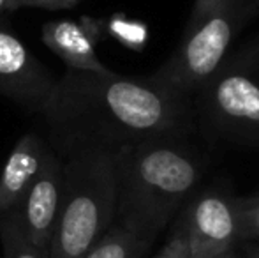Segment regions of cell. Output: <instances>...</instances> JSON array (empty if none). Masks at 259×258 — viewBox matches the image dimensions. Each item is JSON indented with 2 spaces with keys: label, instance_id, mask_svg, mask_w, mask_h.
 I'll list each match as a JSON object with an SVG mask.
<instances>
[{
  "label": "cell",
  "instance_id": "cell-1",
  "mask_svg": "<svg viewBox=\"0 0 259 258\" xmlns=\"http://www.w3.org/2000/svg\"><path fill=\"white\" fill-rule=\"evenodd\" d=\"M60 158L111 152L145 140L198 129L192 99L147 78L67 69L39 114Z\"/></svg>",
  "mask_w": 259,
  "mask_h": 258
},
{
  "label": "cell",
  "instance_id": "cell-4",
  "mask_svg": "<svg viewBox=\"0 0 259 258\" xmlns=\"http://www.w3.org/2000/svg\"><path fill=\"white\" fill-rule=\"evenodd\" d=\"M250 0H194L182 39L150 78L187 97L210 78L257 16Z\"/></svg>",
  "mask_w": 259,
  "mask_h": 258
},
{
  "label": "cell",
  "instance_id": "cell-14",
  "mask_svg": "<svg viewBox=\"0 0 259 258\" xmlns=\"http://www.w3.org/2000/svg\"><path fill=\"white\" fill-rule=\"evenodd\" d=\"M81 0H7V11L27 9V7H35V9H48V11H62L72 9Z\"/></svg>",
  "mask_w": 259,
  "mask_h": 258
},
{
  "label": "cell",
  "instance_id": "cell-8",
  "mask_svg": "<svg viewBox=\"0 0 259 258\" xmlns=\"http://www.w3.org/2000/svg\"><path fill=\"white\" fill-rule=\"evenodd\" d=\"M55 78L32 52L0 27V96L30 114H41Z\"/></svg>",
  "mask_w": 259,
  "mask_h": 258
},
{
  "label": "cell",
  "instance_id": "cell-16",
  "mask_svg": "<svg viewBox=\"0 0 259 258\" xmlns=\"http://www.w3.org/2000/svg\"><path fill=\"white\" fill-rule=\"evenodd\" d=\"M245 258H259V244H252L247 248Z\"/></svg>",
  "mask_w": 259,
  "mask_h": 258
},
{
  "label": "cell",
  "instance_id": "cell-7",
  "mask_svg": "<svg viewBox=\"0 0 259 258\" xmlns=\"http://www.w3.org/2000/svg\"><path fill=\"white\" fill-rule=\"evenodd\" d=\"M64 190V159L52 151L42 172L34 180L16 207L2 214L25 241L39 248H48L57 227Z\"/></svg>",
  "mask_w": 259,
  "mask_h": 258
},
{
  "label": "cell",
  "instance_id": "cell-17",
  "mask_svg": "<svg viewBox=\"0 0 259 258\" xmlns=\"http://www.w3.org/2000/svg\"><path fill=\"white\" fill-rule=\"evenodd\" d=\"M7 11V0H0V16Z\"/></svg>",
  "mask_w": 259,
  "mask_h": 258
},
{
  "label": "cell",
  "instance_id": "cell-18",
  "mask_svg": "<svg viewBox=\"0 0 259 258\" xmlns=\"http://www.w3.org/2000/svg\"><path fill=\"white\" fill-rule=\"evenodd\" d=\"M222 258H240V256L236 255L235 251H231V253H228V255H224V256H222Z\"/></svg>",
  "mask_w": 259,
  "mask_h": 258
},
{
  "label": "cell",
  "instance_id": "cell-10",
  "mask_svg": "<svg viewBox=\"0 0 259 258\" xmlns=\"http://www.w3.org/2000/svg\"><path fill=\"white\" fill-rule=\"evenodd\" d=\"M42 43L67 69L109 72L96 52L92 32L71 20H55L42 27Z\"/></svg>",
  "mask_w": 259,
  "mask_h": 258
},
{
  "label": "cell",
  "instance_id": "cell-15",
  "mask_svg": "<svg viewBox=\"0 0 259 258\" xmlns=\"http://www.w3.org/2000/svg\"><path fill=\"white\" fill-rule=\"evenodd\" d=\"M154 258H189V249L184 237V232H182V228L177 223H175L173 232L167 237L166 244L160 248V251Z\"/></svg>",
  "mask_w": 259,
  "mask_h": 258
},
{
  "label": "cell",
  "instance_id": "cell-2",
  "mask_svg": "<svg viewBox=\"0 0 259 258\" xmlns=\"http://www.w3.org/2000/svg\"><path fill=\"white\" fill-rule=\"evenodd\" d=\"M191 136H159L115 152L116 223L154 239L167 227L203 175Z\"/></svg>",
  "mask_w": 259,
  "mask_h": 258
},
{
  "label": "cell",
  "instance_id": "cell-11",
  "mask_svg": "<svg viewBox=\"0 0 259 258\" xmlns=\"http://www.w3.org/2000/svg\"><path fill=\"white\" fill-rule=\"evenodd\" d=\"M154 241V237L115 221L83 258H143Z\"/></svg>",
  "mask_w": 259,
  "mask_h": 258
},
{
  "label": "cell",
  "instance_id": "cell-19",
  "mask_svg": "<svg viewBox=\"0 0 259 258\" xmlns=\"http://www.w3.org/2000/svg\"><path fill=\"white\" fill-rule=\"evenodd\" d=\"M250 2L254 4V7H256V9H257V13H259V0H250Z\"/></svg>",
  "mask_w": 259,
  "mask_h": 258
},
{
  "label": "cell",
  "instance_id": "cell-3",
  "mask_svg": "<svg viewBox=\"0 0 259 258\" xmlns=\"http://www.w3.org/2000/svg\"><path fill=\"white\" fill-rule=\"evenodd\" d=\"M64 159V190L50 258H83L115 223V154L87 151Z\"/></svg>",
  "mask_w": 259,
  "mask_h": 258
},
{
  "label": "cell",
  "instance_id": "cell-12",
  "mask_svg": "<svg viewBox=\"0 0 259 258\" xmlns=\"http://www.w3.org/2000/svg\"><path fill=\"white\" fill-rule=\"evenodd\" d=\"M238 242H259V193L235 198Z\"/></svg>",
  "mask_w": 259,
  "mask_h": 258
},
{
  "label": "cell",
  "instance_id": "cell-5",
  "mask_svg": "<svg viewBox=\"0 0 259 258\" xmlns=\"http://www.w3.org/2000/svg\"><path fill=\"white\" fill-rule=\"evenodd\" d=\"M191 99L203 133L259 147V34L231 50Z\"/></svg>",
  "mask_w": 259,
  "mask_h": 258
},
{
  "label": "cell",
  "instance_id": "cell-13",
  "mask_svg": "<svg viewBox=\"0 0 259 258\" xmlns=\"http://www.w3.org/2000/svg\"><path fill=\"white\" fill-rule=\"evenodd\" d=\"M0 235L4 244V258H50L48 248L30 244L4 219L0 223Z\"/></svg>",
  "mask_w": 259,
  "mask_h": 258
},
{
  "label": "cell",
  "instance_id": "cell-6",
  "mask_svg": "<svg viewBox=\"0 0 259 258\" xmlns=\"http://www.w3.org/2000/svg\"><path fill=\"white\" fill-rule=\"evenodd\" d=\"M177 225L184 232L189 258H222L238 244L235 198L206 190L182 209Z\"/></svg>",
  "mask_w": 259,
  "mask_h": 258
},
{
  "label": "cell",
  "instance_id": "cell-9",
  "mask_svg": "<svg viewBox=\"0 0 259 258\" xmlns=\"http://www.w3.org/2000/svg\"><path fill=\"white\" fill-rule=\"evenodd\" d=\"M52 149L34 133L16 141L0 173V214H7L20 203L28 188L42 172Z\"/></svg>",
  "mask_w": 259,
  "mask_h": 258
}]
</instances>
